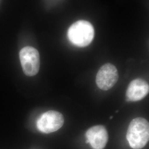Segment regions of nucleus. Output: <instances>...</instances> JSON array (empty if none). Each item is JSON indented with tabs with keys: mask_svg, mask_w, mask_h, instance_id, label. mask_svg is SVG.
<instances>
[{
	"mask_svg": "<svg viewBox=\"0 0 149 149\" xmlns=\"http://www.w3.org/2000/svg\"><path fill=\"white\" fill-rule=\"evenodd\" d=\"M118 77L116 67L111 63H107L98 71L96 75V84L102 90H109L117 82Z\"/></svg>",
	"mask_w": 149,
	"mask_h": 149,
	"instance_id": "5",
	"label": "nucleus"
},
{
	"mask_svg": "<svg viewBox=\"0 0 149 149\" xmlns=\"http://www.w3.org/2000/svg\"><path fill=\"white\" fill-rule=\"evenodd\" d=\"M95 37V29L89 22L80 20L75 22L68 31V37L71 43L79 47L90 44Z\"/></svg>",
	"mask_w": 149,
	"mask_h": 149,
	"instance_id": "2",
	"label": "nucleus"
},
{
	"mask_svg": "<svg viewBox=\"0 0 149 149\" xmlns=\"http://www.w3.org/2000/svg\"><path fill=\"white\" fill-rule=\"evenodd\" d=\"M19 59L24 73L28 76L38 74L40 69V55L37 50L32 47L22 48L19 52Z\"/></svg>",
	"mask_w": 149,
	"mask_h": 149,
	"instance_id": "3",
	"label": "nucleus"
},
{
	"mask_svg": "<svg viewBox=\"0 0 149 149\" xmlns=\"http://www.w3.org/2000/svg\"><path fill=\"white\" fill-rule=\"evenodd\" d=\"M127 139L132 148H143L149 141L148 121L143 118H136L133 119L128 127Z\"/></svg>",
	"mask_w": 149,
	"mask_h": 149,
	"instance_id": "1",
	"label": "nucleus"
},
{
	"mask_svg": "<svg viewBox=\"0 0 149 149\" xmlns=\"http://www.w3.org/2000/svg\"><path fill=\"white\" fill-rule=\"evenodd\" d=\"M149 85L145 80L136 79L133 80L128 86L126 92L129 101L137 102L143 100L149 93Z\"/></svg>",
	"mask_w": 149,
	"mask_h": 149,
	"instance_id": "7",
	"label": "nucleus"
},
{
	"mask_svg": "<svg viewBox=\"0 0 149 149\" xmlns=\"http://www.w3.org/2000/svg\"><path fill=\"white\" fill-rule=\"evenodd\" d=\"M87 140L93 149H103L106 146L108 135L106 128L103 125H96L90 128L86 133Z\"/></svg>",
	"mask_w": 149,
	"mask_h": 149,
	"instance_id": "6",
	"label": "nucleus"
},
{
	"mask_svg": "<svg viewBox=\"0 0 149 149\" xmlns=\"http://www.w3.org/2000/svg\"><path fill=\"white\" fill-rule=\"evenodd\" d=\"M64 123V117L61 113L55 111H49L38 119L37 127L43 133H51L61 128Z\"/></svg>",
	"mask_w": 149,
	"mask_h": 149,
	"instance_id": "4",
	"label": "nucleus"
},
{
	"mask_svg": "<svg viewBox=\"0 0 149 149\" xmlns=\"http://www.w3.org/2000/svg\"><path fill=\"white\" fill-rule=\"evenodd\" d=\"M113 116H111V117H110V119H112V118H113Z\"/></svg>",
	"mask_w": 149,
	"mask_h": 149,
	"instance_id": "8",
	"label": "nucleus"
}]
</instances>
